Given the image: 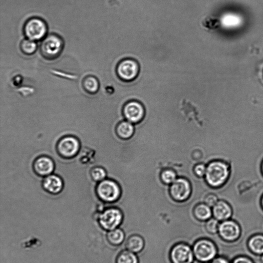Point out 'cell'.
Instances as JSON below:
<instances>
[{"label":"cell","mask_w":263,"mask_h":263,"mask_svg":"<svg viewBox=\"0 0 263 263\" xmlns=\"http://www.w3.org/2000/svg\"><path fill=\"white\" fill-rule=\"evenodd\" d=\"M230 174L228 165L222 161H213L207 167L205 174L208 184L213 188H218L227 181Z\"/></svg>","instance_id":"6da1fadb"},{"label":"cell","mask_w":263,"mask_h":263,"mask_svg":"<svg viewBox=\"0 0 263 263\" xmlns=\"http://www.w3.org/2000/svg\"><path fill=\"white\" fill-rule=\"evenodd\" d=\"M64 47V41L62 37L55 34H51L43 40L40 52L46 59L53 60L62 53Z\"/></svg>","instance_id":"7a4b0ae2"},{"label":"cell","mask_w":263,"mask_h":263,"mask_svg":"<svg viewBox=\"0 0 263 263\" xmlns=\"http://www.w3.org/2000/svg\"><path fill=\"white\" fill-rule=\"evenodd\" d=\"M24 33L27 39L34 42L44 40L47 36L48 27L43 19L32 18L28 20L24 27Z\"/></svg>","instance_id":"3957f363"},{"label":"cell","mask_w":263,"mask_h":263,"mask_svg":"<svg viewBox=\"0 0 263 263\" xmlns=\"http://www.w3.org/2000/svg\"><path fill=\"white\" fill-rule=\"evenodd\" d=\"M121 192L119 185L111 179L101 181L97 188V193L99 198L108 203H112L118 200Z\"/></svg>","instance_id":"277c9868"},{"label":"cell","mask_w":263,"mask_h":263,"mask_svg":"<svg viewBox=\"0 0 263 263\" xmlns=\"http://www.w3.org/2000/svg\"><path fill=\"white\" fill-rule=\"evenodd\" d=\"M193 253L198 260L208 262L215 258L217 249L213 241L203 239L195 242L193 247Z\"/></svg>","instance_id":"5b68a950"},{"label":"cell","mask_w":263,"mask_h":263,"mask_svg":"<svg viewBox=\"0 0 263 263\" xmlns=\"http://www.w3.org/2000/svg\"><path fill=\"white\" fill-rule=\"evenodd\" d=\"M98 223L106 230L111 231L117 228L123 220L122 212L117 208H108L100 213L98 217Z\"/></svg>","instance_id":"8992f818"},{"label":"cell","mask_w":263,"mask_h":263,"mask_svg":"<svg viewBox=\"0 0 263 263\" xmlns=\"http://www.w3.org/2000/svg\"><path fill=\"white\" fill-rule=\"evenodd\" d=\"M218 232L222 239L228 242H233L240 237L241 228L235 220H226L222 221L219 224Z\"/></svg>","instance_id":"52a82bcc"},{"label":"cell","mask_w":263,"mask_h":263,"mask_svg":"<svg viewBox=\"0 0 263 263\" xmlns=\"http://www.w3.org/2000/svg\"><path fill=\"white\" fill-rule=\"evenodd\" d=\"M191 193V187L189 181L184 178H179L172 184L170 194L173 198L178 201L187 199Z\"/></svg>","instance_id":"ba28073f"},{"label":"cell","mask_w":263,"mask_h":263,"mask_svg":"<svg viewBox=\"0 0 263 263\" xmlns=\"http://www.w3.org/2000/svg\"><path fill=\"white\" fill-rule=\"evenodd\" d=\"M170 257L173 263H192L193 253L191 248L185 244H179L173 247Z\"/></svg>","instance_id":"9c48e42d"},{"label":"cell","mask_w":263,"mask_h":263,"mask_svg":"<svg viewBox=\"0 0 263 263\" xmlns=\"http://www.w3.org/2000/svg\"><path fill=\"white\" fill-rule=\"evenodd\" d=\"M123 112L126 119L132 124L139 123L145 116L144 108L136 102L128 103L124 107Z\"/></svg>","instance_id":"30bf717a"},{"label":"cell","mask_w":263,"mask_h":263,"mask_svg":"<svg viewBox=\"0 0 263 263\" xmlns=\"http://www.w3.org/2000/svg\"><path fill=\"white\" fill-rule=\"evenodd\" d=\"M80 149L78 140L73 137H67L61 139L58 144V150L66 157H72L76 155Z\"/></svg>","instance_id":"8fae6325"},{"label":"cell","mask_w":263,"mask_h":263,"mask_svg":"<svg viewBox=\"0 0 263 263\" xmlns=\"http://www.w3.org/2000/svg\"><path fill=\"white\" fill-rule=\"evenodd\" d=\"M138 72L137 64L133 60H126L121 62L117 68L119 76L125 80H131L137 76Z\"/></svg>","instance_id":"7c38bea8"},{"label":"cell","mask_w":263,"mask_h":263,"mask_svg":"<svg viewBox=\"0 0 263 263\" xmlns=\"http://www.w3.org/2000/svg\"><path fill=\"white\" fill-rule=\"evenodd\" d=\"M213 214L218 221H225L231 218L233 210L231 206L224 200L218 201L213 208Z\"/></svg>","instance_id":"4fadbf2b"},{"label":"cell","mask_w":263,"mask_h":263,"mask_svg":"<svg viewBox=\"0 0 263 263\" xmlns=\"http://www.w3.org/2000/svg\"><path fill=\"white\" fill-rule=\"evenodd\" d=\"M54 167L53 161L46 156L38 158L34 164L35 171L42 176L50 175L54 171Z\"/></svg>","instance_id":"5bb4252c"},{"label":"cell","mask_w":263,"mask_h":263,"mask_svg":"<svg viewBox=\"0 0 263 263\" xmlns=\"http://www.w3.org/2000/svg\"><path fill=\"white\" fill-rule=\"evenodd\" d=\"M63 185L62 179L55 175H49L44 181V188L53 194H57L62 191Z\"/></svg>","instance_id":"9a60e30c"},{"label":"cell","mask_w":263,"mask_h":263,"mask_svg":"<svg viewBox=\"0 0 263 263\" xmlns=\"http://www.w3.org/2000/svg\"><path fill=\"white\" fill-rule=\"evenodd\" d=\"M256 226V220H255ZM249 250L254 254L259 255L263 254V234L257 232L251 235L247 242Z\"/></svg>","instance_id":"2e32d148"},{"label":"cell","mask_w":263,"mask_h":263,"mask_svg":"<svg viewBox=\"0 0 263 263\" xmlns=\"http://www.w3.org/2000/svg\"><path fill=\"white\" fill-rule=\"evenodd\" d=\"M116 132L120 138L128 139L131 138L134 133V127L129 121H122L116 128Z\"/></svg>","instance_id":"e0dca14e"},{"label":"cell","mask_w":263,"mask_h":263,"mask_svg":"<svg viewBox=\"0 0 263 263\" xmlns=\"http://www.w3.org/2000/svg\"><path fill=\"white\" fill-rule=\"evenodd\" d=\"M145 241L142 237L133 235L129 238L127 241L126 247L128 250L137 253L142 250L144 248Z\"/></svg>","instance_id":"ac0fdd59"},{"label":"cell","mask_w":263,"mask_h":263,"mask_svg":"<svg viewBox=\"0 0 263 263\" xmlns=\"http://www.w3.org/2000/svg\"><path fill=\"white\" fill-rule=\"evenodd\" d=\"M83 87L88 93L95 94L99 90V80L94 76H88L83 80Z\"/></svg>","instance_id":"d6986e66"},{"label":"cell","mask_w":263,"mask_h":263,"mask_svg":"<svg viewBox=\"0 0 263 263\" xmlns=\"http://www.w3.org/2000/svg\"><path fill=\"white\" fill-rule=\"evenodd\" d=\"M107 238L111 244L114 246H118L125 239V233L124 231L119 228L109 231Z\"/></svg>","instance_id":"ffe728a7"},{"label":"cell","mask_w":263,"mask_h":263,"mask_svg":"<svg viewBox=\"0 0 263 263\" xmlns=\"http://www.w3.org/2000/svg\"><path fill=\"white\" fill-rule=\"evenodd\" d=\"M194 214L195 217L200 220L209 219L212 215L210 207L207 205L201 204L197 205L194 208Z\"/></svg>","instance_id":"44dd1931"},{"label":"cell","mask_w":263,"mask_h":263,"mask_svg":"<svg viewBox=\"0 0 263 263\" xmlns=\"http://www.w3.org/2000/svg\"><path fill=\"white\" fill-rule=\"evenodd\" d=\"M20 50L25 55H32L36 52L37 45L33 40L25 39L20 44Z\"/></svg>","instance_id":"7402d4cb"},{"label":"cell","mask_w":263,"mask_h":263,"mask_svg":"<svg viewBox=\"0 0 263 263\" xmlns=\"http://www.w3.org/2000/svg\"><path fill=\"white\" fill-rule=\"evenodd\" d=\"M116 263H138V261L136 255L128 250L123 251L118 255Z\"/></svg>","instance_id":"603a6c76"},{"label":"cell","mask_w":263,"mask_h":263,"mask_svg":"<svg viewBox=\"0 0 263 263\" xmlns=\"http://www.w3.org/2000/svg\"><path fill=\"white\" fill-rule=\"evenodd\" d=\"M160 178L163 183L169 185L172 184L177 179L176 173L171 169H167L161 172Z\"/></svg>","instance_id":"cb8c5ba5"},{"label":"cell","mask_w":263,"mask_h":263,"mask_svg":"<svg viewBox=\"0 0 263 263\" xmlns=\"http://www.w3.org/2000/svg\"><path fill=\"white\" fill-rule=\"evenodd\" d=\"M92 178L96 181H102L107 176L106 170L102 167H95L91 171Z\"/></svg>","instance_id":"d4e9b609"},{"label":"cell","mask_w":263,"mask_h":263,"mask_svg":"<svg viewBox=\"0 0 263 263\" xmlns=\"http://www.w3.org/2000/svg\"><path fill=\"white\" fill-rule=\"evenodd\" d=\"M219 224L218 220L216 218L209 219L206 223V230L210 234H215L218 232Z\"/></svg>","instance_id":"484cf974"},{"label":"cell","mask_w":263,"mask_h":263,"mask_svg":"<svg viewBox=\"0 0 263 263\" xmlns=\"http://www.w3.org/2000/svg\"><path fill=\"white\" fill-rule=\"evenodd\" d=\"M207 167L204 164H199L194 168L195 174L199 177H203L206 174Z\"/></svg>","instance_id":"4316f807"},{"label":"cell","mask_w":263,"mask_h":263,"mask_svg":"<svg viewBox=\"0 0 263 263\" xmlns=\"http://www.w3.org/2000/svg\"><path fill=\"white\" fill-rule=\"evenodd\" d=\"M217 197L213 194H210L206 196L205 203L209 207H214L218 202Z\"/></svg>","instance_id":"83f0119b"},{"label":"cell","mask_w":263,"mask_h":263,"mask_svg":"<svg viewBox=\"0 0 263 263\" xmlns=\"http://www.w3.org/2000/svg\"><path fill=\"white\" fill-rule=\"evenodd\" d=\"M231 263H254L249 257L245 255H238L234 257Z\"/></svg>","instance_id":"f1b7e54d"},{"label":"cell","mask_w":263,"mask_h":263,"mask_svg":"<svg viewBox=\"0 0 263 263\" xmlns=\"http://www.w3.org/2000/svg\"><path fill=\"white\" fill-rule=\"evenodd\" d=\"M211 263H230L229 260L224 256H219L214 258Z\"/></svg>","instance_id":"f546056e"},{"label":"cell","mask_w":263,"mask_h":263,"mask_svg":"<svg viewBox=\"0 0 263 263\" xmlns=\"http://www.w3.org/2000/svg\"><path fill=\"white\" fill-rule=\"evenodd\" d=\"M260 203H261V206L263 209V196L261 197Z\"/></svg>","instance_id":"4dcf8cb0"},{"label":"cell","mask_w":263,"mask_h":263,"mask_svg":"<svg viewBox=\"0 0 263 263\" xmlns=\"http://www.w3.org/2000/svg\"><path fill=\"white\" fill-rule=\"evenodd\" d=\"M260 260H261V263H263V254L261 255Z\"/></svg>","instance_id":"1f68e13d"},{"label":"cell","mask_w":263,"mask_h":263,"mask_svg":"<svg viewBox=\"0 0 263 263\" xmlns=\"http://www.w3.org/2000/svg\"><path fill=\"white\" fill-rule=\"evenodd\" d=\"M261 169V171H262V174H263V161L262 162Z\"/></svg>","instance_id":"d6a6232c"}]
</instances>
